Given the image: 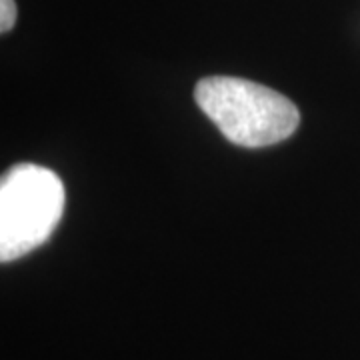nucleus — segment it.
Wrapping results in <instances>:
<instances>
[{"instance_id": "3", "label": "nucleus", "mask_w": 360, "mask_h": 360, "mask_svg": "<svg viewBox=\"0 0 360 360\" xmlns=\"http://www.w3.org/2000/svg\"><path fill=\"white\" fill-rule=\"evenodd\" d=\"M16 22V2L14 0H0V30L8 32Z\"/></svg>"}, {"instance_id": "1", "label": "nucleus", "mask_w": 360, "mask_h": 360, "mask_svg": "<svg viewBox=\"0 0 360 360\" xmlns=\"http://www.w3.org/2000/svg\"><path fill=\"white\" fill-rule=\"evenodd\" d=\"M194 98L232 144L246 148L286 141L300 124V112L290 98L246 78H202Z\"/></svg>"}, {"instance_id": "2", "label": "nucleus", "mask_w": 360, "mask_h": 360, "mask_svg": "<svg viewBox=\"0 0 360 360\" xmlns=\"http://www.w3.org/2000/svg\"><path fill=\"white\" fill-rule=\"evenodd\" d=\"M65 186L39 165H14L0 180V262H13L44 245L65 210Z\"/></svg>"}]
</instances>
